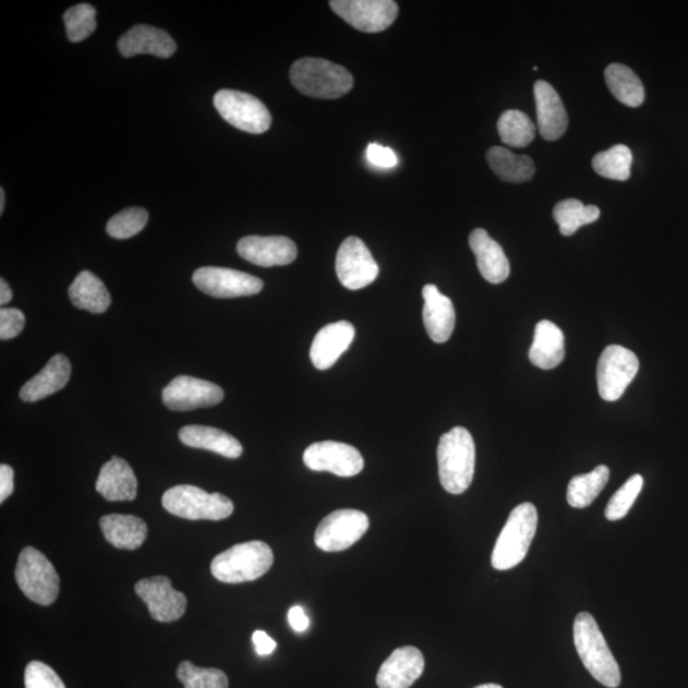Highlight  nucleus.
<instances>
[{
    "label": "nucleus",
    "instance_id": "7",
    "mask_svg": "<svg viewBox=\"0 0 688 688\" xmlns=\"http://www.w3.org/2000/svg\"><path fill=\"white\" fill-rule=\"evenodd\" d=\"M14 577L29 601L40 606H50L57 601L60 589L58 572L39 550H22Z\"/></svg>",
    "mask_w": 688,
    "mask_h": 688
},
{
    "label": "nucleus",
    "instance_id": "34",
    "mask_svg": "<svg viewBox=\"0 0 688 688\" xmlns=\"http://www.w3.org/2000/svg\"><path fill=\"white\" fill-rule=\"evenodd\" d=\"M498 135L506 146L523 148L535 137V125L527 113L520 110H506L497 123Z\"/></svg>",
    "mask_w": 688,
    "mask_h": 688
},
{
    "label": "nucleus",
    "instance_id": "33",
    "mask_svg": "<svg viewBox=\"0 0 688 688\" xmlns=\"http://www.w3.org/2000/svg\"><path fill=\"white\" fill-rule=\"evenodd\" d=\"M601 216L596 206H584L578 200H565L556 204L554 218L564 237H571L580 227L591 225Z\"/></svg>",
    "mask_w": 688,
    "mask_h": 688
},
{
    "label": "nucleus",
    "instance_id": "46",
    "mask_svg": "<svg viewBox=\"0 0 688 688\" xmlns=\"http://www.w3.org/2000/svg\"><path fill=\"white\" fill-rule=\"evenodd\" d=\"M13 293L9 283L4 279H0V304L3 306L12 300Z\"/></svg>",
    "mask_w": 688,
    "mask_h": 688
},
{
    "label": "nucleus",
    "instance_id": "36",
    "mask_svg": "<svg viewBox=\"0 0 688 688\" xmlns=\"http://www.w3.org/2000/svg\"><path fill=\"white\" fill-rule=\"evenodd\" d=\"M177 677L185 688H229V678L224 671L195 667L188 661L180 663Z\"/></svg>",
    "mask_w": 688,
    "mask_h": 688
},
{
    "label": "nucleus",
    "instance_id": "32",
    "mask_svg": "<svg viewBox=\"0 0 688 688\" xmlns=\"http://www.w3.org/2000/svg\"><path fill=\"white\" fill-rule=\"evenodd\" d=\"M608 480L609 468L606 466H599L591 473L576 475L567 487V503L576 509L588 508L606 487Z\"/></svg>",
    "mask_w": 688,
    "mask_h": 688
},
{
    "label": "nucleus",
    "instance_id": "13",
    "mask_svg": "<svg viewBox=\"0 0 688 688\" xmlns=\"http://www.w3.org/2000/svg\"><path fill=\"white\" fill-rule=\"evenodd\" d=\"M196 289L216 299L253 297L263 290L261 278L230 268L203 267L193 275Z\"/></svg>",
    "mask_w": 688,
    "mask_h": 688
},
{
    "label": "nucleus",
    "instance_id": "15",
    "mask_svg": "<svg viewBox=\"0 0 688 688\" xmlns=\"http://www.w3.org/2000/svg\"><path fill=\"white\" fill-rule=\"evenodd\" d=\"M225 393L217 384L180 375L162 390V402L171 411L186 412L222 402Z\"/></svg>",
    "mask_w": 688,
    "mask_h": 688
},
{
    "label": "nucleus",
    "instance_id": "18",
    "mask_svg": "<svg viewBox=\"0 0 688 688\" xmlns=\"http://www.w3.org/2000/svg\"><path fill=\"white\" fill-rule=\"evenodd\" d=\"M425 669V657L418 648L403 647L395 650L377 673L379 688H410Z\"/></svg>",
    "mask_w": 688,
    "mask_h": 688
},
{
    "label": "nucleus",
    "instance_id": "42",
    "mask_svg": "<svg viewBox=\"0 0 688 688\" xmlns=\"http://www.w3.org/2000/svg\"><path fill=\"white\" fill-rule=\"evenodd\" d=\"M366 157L369 162L376 166V168L391 169L396 168L398 164L395 150L377 145V143H370L366 149Z\"/></svg>",
    "mask_w": 688,
    "mask_h": 688
},
{
    "label": "nucleus",
    "instance_id": "8",
    "mask_svg": "<svg viewBox=\"0 0 688 688\" xmlns=\"http://www.w3.org/2000/svg\"><path fill=\"white\" fill-rule=\"evenodd\" d=\"M215 108L237 130L262 134L271 124L269 110L259 98L243 90L221 89L214 97Z\"/></svg>",
    "mask_w": 688,
    "mask_h": 688
},
{
    "label": "nucleus",
    "instance_id": "10",
    "mask_svg": "<svg viewBox=\"0 0 688 688\" xmlns=\"http://www.w3.org/2000/svg\"><path fill=\"white\" fill-rule=\"evenodd\" d=\"M333 12L361 33L377 34L388 29L398 17L393 0H333Z\"/></svg>",
    "mask_w": 688,
    "mask_h": 688
},
{
    "label": "nucleus",
    "instance_id": "20",
    "mask_svg": "<svg viewBox=\"0 0 688 688\" xmlns=\"http://www.w3.org/2000/svg\"><path fill=\"white\" fill-rule=\"evenodd\" d=\"M534 98L536 105V122L542 138L556 141L562 138L569 125V117L562 97L546 81L535 82Z\"/></svg>",
    "mask_w": 688,
    "mask_h": 688
},
{
    "label": "nucleus",
    "instance_id": "35",
    "mask_svg": "<svg viewBox=\"0 0 688 688\" xmlns=\"http://www.w3.org/2000/svg\"><path fill=\"white\" fill-rule=\"evenodd\" d=\"M592 165L603 178L626 181L631 177L632 153L629 147L617 145L595 155Z\"/></svg>",
    "mask_w": 688,
    "mask_h": 688
},
{
    "label": "nucleus",
    "instance_id": "4",
    "mask_svg": "<svg viewBox=\"0 0 688 688\" xmlns=\"http://www.w3.org/2000/svg\"><path fill=\"white\" fill-rule=\"evenodd\" d=\"M274 562V552L267 543L245 542L217 555L212 562L210 572L222 583L240 584L262 578Z\"/></svg>",
    "mask_w": 688,
    "mask_h": 688
},
{
    "label": "nucleus",
    "instance_id": "30",
    "mask_svg": "<svg viewBox=\"0 0 688 688\" xmlns=\"http://www.w3.org/2000/svg\"><path fill=\"white\" fill-rule=\"evenodd\" d=\"M487 162L496 176L508 183H524L531 180L535 172L531 157L516 155L504 147L490 148Z\"/></svg>",
    "mask_w": 688,
    "mask_h": 688
},
{
    "label": "nucleus",
    "instance_id": "21",
    "mask_svg": "<svg viewBox=\"0 0 688 688\" xmlns=\"http://www.w3.org/2000/svg\"><path fill=\"white\" fill-rule=\"evenodd\" d=\"M118 49L124 58L149 55L168 59L177 51V43L161 28L137 25L120 37Z\"/></svg>",
    "mask_w": 688,
    "mask_h": 688
},
{
    "label": "nucleus",
    "instance_id": "31",
    "mask_svg": "<svg viewBox=\"0 0 688 688\" xmlns=\"http://www.w3.org/2000/svg\"><path fill=\"white\" fill-rule=\"evenodd\" d=\"M607 86L619 102L629 108H639L645 100V89L638 74L624 64H611L606 72Z\"/></svg>",
    "mask_w": 688,
    "mask_h": 688
},
{
    "label": "nucleus",
    "instance_id": "48",
    "mask_svg": "<svg viewBox=\"0 0 688 688\" xmlns=\"http://www.w3.org/2000/svg\"><path fill=\"white\" fill-rule=\"evenodd\" d=\"M474 688H504V687L500 686V685H496V684H486V685H481V686H478V687H474Z\"/></svg>",
    "mask_w": 688,
    "mask_h": 688
},
{
    "label": "nucleus",
    "instance_id": "25",
    "mask_svg": "<svg viewBox=\"0 0 688 688\" xmlns=\"http://www.w3.org/2000/svg\"><path fill=\"white\" fill-rule=\"evenodd\" d=\"M72 366L70 360L62 353L52 357L39 374L28 381L20 391L24 402L33 403L50 397L62 390L71 379Z\"/></svg>",
    "mask_w": 688,
    "mask_h": 688
},
{
    "label": "nucleus",
    "instance_id": "24",
    "mask_svg": "<svg viewBox=\"0 0 688 688\" xmlns=\"http://www.w3.org/2000/svg\"><path fill=\"white\" fill-rule=\"evenodd\" d=\"M472 252L483 278L493 285L503 283L510 276V263L500 244L483 229H475L470 236Z\"/></svg>",
    "mask_w": 688,
    "mask_h": 688
},
{
    "label": "nucleus",
    "instance_id": "6",
    "mask_svg": "<svg viewBox=\"0 0 688 688\" xmlns=\"http://www.w3.org/2000/svg\"><path fill=\"white\" fill-rule=\"evenodd\" d=\"M162 506L172 516L189 520H224L233 512V503L222 494L180 485L166 491Z\"/></svg>",
    "mask_w": 688,
    "mask_h": 688
},
{
    "label": "nucleus",
    "instance_id": "22",
    "mask_svg": "<svg viewBox=\"0 0 688 688\" xmlns=\"http://www.w3.org/2000/svg\"><path fill=\"white\" fill-rule=\"evenodd\" d=\"M423 324L435 343L448 342L456 327V309L448 297L438 291L435 285H426L422 290Z\"/></svg>",
    "mask_w": 688,
    "mask_h": 688
},
{
    "label": "nucleus",
    "instance_id": "41",
    "mask_svg": "<svg viewBox=\"0 0 688 688\" xmlns=\"http://www.w3.org/2000/svg\"><path fill=\"white\" fill-rule=\"evenodd\" d=\"M25 325L26 317L21 310L11 307L0 310V338L3 340L20 336Z\"/></svg>",
    "mask_w": 688,
    "mask_h": 688
},
{
    "label": "nucleus",
    "instance_id": "28",
    "mask_svg": "<svg viewBox=\"0 0 688 688\" xmlns=\"http://www.w3.org/2000/svg\"><path fill=\"white\" fill-rule=\"evenodd\" d=\"M105 540L119 550H137L145 543L148 527L138 517L110 514L100 519Z\"/></svg>",
    "mask_w": 688,
    "mask_h": 688
},
{
    "label": "nucleus",
    "instance_id": "43",
    "mask_svg": "<svg viewBox=\"0 0 688 688\" xmlns=\"http://www.w3.org/2000/svg\"><path fill=\"white\" fill-rule=\"evenodd\" d=\"M14 472L10 466H0V503H4L13 494Z\"/></svg>",
    "mask_w": 688,
    "mask_h": 688
},
{
    "label": "nucleus",
    "instance_id": "14",
    "mask_svg": "<svg viewBox=\"0 0 688 688\" xmlns=\"http://www.w3.org/2000/svg\"><path fill=\"white\" fill-rule=\"evenodd\" d=\"M304 463L314 472H329L338 478H353L364 470L365 460L352 445L322 442L309 446Z\"/></svg>",
    "mask_w": 688,
    "mask_h": 688
},
{
    "label": "nucleus",
    "instance_id": "9",
    "mask_svg": "<svg viewBox=\"0 0 688 688\" xmlns=\"http://www.w3.org/2000/svg\"><path fill=\"white\" fill-rule=\"evenodd\" d=\"M639 366V359L632 351L621 346H608L596 369L600 396L607 402H616L637 376Z\"/></svg>",
    "mask_w": 688,
    "mask_h": 688
},
{
    "label": "nucleus",
    "instance_id": "45",
    "mask_svg": "<svg viewBox=\"0 0 688 688\" xmlns=\"http://www.w3.org/2000/svg\"><path fill=\"white\" fill-rule=\"evenodd\" d=\"M289 621L292 629L297 632H304L309 629L310 619L305 615L304 609L300 606H294L289 612Z\"/></svg>",
    "mask_w": 688,
    "mask_h": 688
},
{
    "label": "nucleus",
    "instance_id": "12",
    "mask_svg": "<svg viewBox=\"0 0 688 688\" xmlns=\"http://www.w3.org/2000/svg\"><path fill=\"white\" fill-rule=\"evenodd\" d=\"M336 271L339 282L347 290L358 291L375 281L379 276V266L364 241L350 237L338 249Z\"/></svg>",
    "mask_w": 688,
    "mask_h": 688
},
{
    "label": "nucleus",
    "instance_id": "11",
    "mask_svg": "<svg viewBox=\"0 0 688 688\" xmlns=\"http://www.w3.org/2000/svg\"><path fill=\"white\" fill-rule=\"evenodd\" d=\"M370 526L365 512L340 509L325 517L315 532V544L325 552L345 551L358 543Z\"/></svg>",
    "mask_w": 688,
    "mask_h": 688
},
{
    "label": "nucleus",
    "instance_id": "44",
    "mask_svg": "<svg viewBox=\"0 0 688 688\" xmlns=\"http://www.w3.org/2000/svg\"><path fill=\"white\" fill-rule=\"evenodd\" d=\"M253 642L256 653H258V655L261 656L274 653L275 649L277 648V642L271 639L269 635H267V632H264L262 630L255 631L253 633Z\"/></svg>",
    "mask_w": 688,
    "mask_h": 688
},
{
    "label": "nucleus",
    "instance_id": "5",
    "mask_svg": "<svg viewBox=\"0 0 688 688\" xmlns=\"http://www.w3.org/2000/svg\"><path fill=\"white\" fill-rule=\"evenodd\" d=\"M539 527V512L531 503H523L510 512L495 544L491 563L496 570H510L526 558Z\"/></svg>",
    "mask_w": 688,
    "mask_h": 688
},
{
    "label": "nucleus",
    "instance_id": "16",
    "mask_svg": "<svg viewBox=\"0 0 688 688\" xmlns=\"http://www.w3.org/2000/svg\"><path fill=\"white\" fill-rule=\"evenodd\" d=\"M134 591L146 603L150 617L158 623L178 621L185 614L186 596L172 588L169 578L154 577L140 580Z\"/></svg>",
    "mask_w": 688,
    "mask_h": 688
},
{
    "label": "nucleus",
    "instance_id": "19",
    "mask_svg": "<svg viewBox=\"0 0 688 688\" xmlns=\"http://www.w3.org/2000/svg\"><path fill=\"white\" fill-rule=\"evenodd\" d=\"M354 327L350 322L340 321L325 325L313 340L310 359L317 370H328L350 349L354 339Z\"/></svg>",
    "mask_w": 688,
    "mask_h": 688
},
{
    "label": "nucleus",
    "instance_id": "23",
    "mask_svg": "<svg viewBox=\"0 0 688 688\" xmlns=\"http://www.w3.org/2000/svg\"><path fill=\"white\" fill-rule=\"evenodd\" d=\"M96 491L108 502H133L137 496L138 481L124 459L112 457L101 467Z\"/></svg>",
    "mask_w": 688,
    "mask_h": 688
},
{
    "label": "nucleus",
    "instance_id": "27",
    "mask_svg": "<svg viewBox=\"0 0 688 688\" xmlns=\"http://www.w3.org/2000/svg\"><path fill=\"white\" fill-rule=\"evenodd\" d=\"M565 358V338L562 329L550 321L535 325L533 345L529 360L536 367L551 370L557 367Z\"/></svg>",
    "mask_w": 688,
    "mask_h": 688
},
{
    "label": "nucleus",
    "instance_id": "2",
    "mask_svg": "<svg viewBox=\"0 0 688 688\" xmlns=\"http://www.w3.org/2000/svg\"><path fill=\"white\" fill-rule=\"evenodd\" d=\"M574 644L584 667L599 683L609 688L621 685L618 663L599 624L588 612H580L574 623Z\"/></svg>",
    "mask_w": 688,
    "mask_h": 688
},
{
    "label": "nucleus",
    "instance_id": "47",
    "mask_svg": "<svg viewBox=\"0 0 688 688\" xmlns=\"http://www.w3.org/2000/svg\"><path fill=\"white\" fill-rule=\"evenodd\" d=\"M4 206H5V193H4V189H0V215H3L4 212Z\"/></svg>",
    "mask_w": 688,
    "mask_h": 688
},
{
    "label": "nucleus",
    "instance_id": "39",
    "mask_svg": "<svg viewBox=\"0 0 688 688\" xmlns=\"http://www.w3.org/2000/svg\"><path fill=\"white\" fill-rule=\"evenodd\" d=\"M644 486V479L640 474H635L625 482V485L611 497L604 516L611 521L621 520L630 511L635 500H637Z\"/></svg>",
    "mask_w": 688,
    "mask_h": 688
},
{
    "label": "nucleus",
    "instance_id": "29",
    "mask_svg": "<svg viewBox=\"0 0 688 688\" xmlns=\"http://www.w3.org/2000/svg\"><path fill=\"white\" fill-rule=\"evenodd\" d=\"M68 294L75 307L94 314L105 313L111 304L108 289L101 279L89 270H83L75 277Z\"/></svg>",
    "mask_w": 688,
    "mask_h": 688
},
{
    "label": "nucleus",
    "instance_id": "1",
    "mask_svg": "<svg viewBox=\"0 0 688 688\" xmlns=\"http://www.w3.org/2000/svg\"><path fill=\"white\" fill-rule=\"evenodd\" d=\"M438 478L451 495L466 493L472 485L475 468V445L464 427H454L440 437L437 446Z\"/></svg>",
    "mask_w": 688,
    "mask_h": 688
},
{
    "label": "nucleus",
    "instance_id": "37",
    "mask_svg": "<svg viewBox=\"0 0 688 688\" xmlns=\"http://www.w3.org/2000/svg\"><path fill=\"white\" fill-rule=\"evenodd\" d=\"M95 7L82 3L72 7L64 13L68 39L81 43L95 33L97 27Z\"/></svg>",
    "mask_w": 688,
    "mask_h": 688
},
{
    "label": "nucleus",
    "instance_id": "3",
    "mask_svg": "<svg viewBox=\"0 0 688 688\" xmlns=\"http://www.w3.org/2000/svg\"><path fill=\"white\" fill-rule=\"evenodd\" d=\"M290 80L300 94L323 100H336L353 87L352 74L345 67L319 58L297 60Z\"/></svg>",
    "mask_w": 688,
    "mask_h": 688
},
{
    "label": "nucleus",
    "instance_id": "26",
    "mask_svg": "<svg viewBox=\"0 0 688 688\" xmlns=\"http://www.w3.org/2000/svg\"><path fill=\"white\" fill-rule=\"evenodd\" d=\"M179 438L189 448L214 451L225 458L237 459L243 454V445L237 437L215 427L185 426L179 431Z\"/></svg>",
    "mask_w": 688,
    "mask_h": 688
},
{
    "label": "nucleus",
    "instance_id": "38",
    "mask_svg": "<svg viewBox=\"0 0 688 688\" xmlns=\"http://www.w3.org/2000/svg\"><path fill=\"white\" fill-rule=\"evenodd\" d=\"M147 222L148 212L146 209L131 207L111 217L108 225H106V231L113 239H131L145 229Z\"/></svg>",
    "mask_w": 688,
    "mask_h": 688
},
{
    "label": "nucleus",
    "instance_id": "40",
    "mask_svg": "<svg viewBox=\"0 0 688 688\" xmlns=\"http://www.w3.org/2000/svg\"><path fill=\"white\" fill-rule=\"evenodd\" d=\"M26 688H65L57 672L48 664L34 661L25 669Z\"/></svg>",
    "mask_w": 688,
    "mask_h": 688
},
{
    "label": "nucleus",
    "instance_id": "17",
    "mask_svg": "<svg viewBox=\"0 0 688 688\" xmlns=\"http://www.w3.org/2000/svg\"><path fill=\"white\" fill-rule=\"evenodd\" d=\"M241 258L261 267L289 266L298 258V246L286 237H246L239 241Z\"/></svg>",
    "mask_w": 688,
    "mask_h": 688
}]
</instances>
